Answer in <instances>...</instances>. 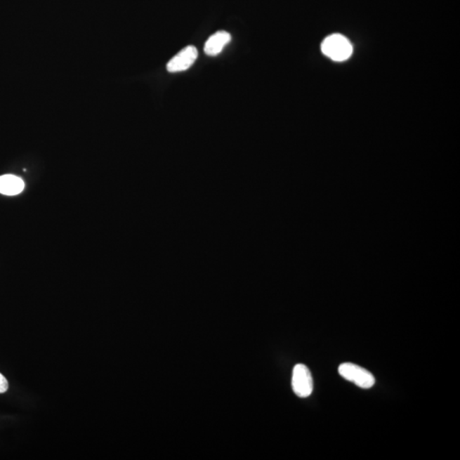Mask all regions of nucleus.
<instances>
[{
    "instance_id": "20e7f679",
    "label": "nucleus",
    "mask_w": 460,
    "mask_h": 460,
    "mask_svg": "<svg viewBox=\"0 0 460 460\" xmlns=\"http://www.w3.org/2000/svg\"><path fill=\"white\" fill-rule=\"evenodd\" d=\"M198 58V51L193 46H189L170 60L167 63V70L170 73H178L189 70Z\"/></svg>"
},
{
    "instance_id": "39448f33",
    "label": "nucleus",
    "mask_w": 460,
    "mask_h": 460,
    "mask_svg": "<svg viewBox=\"0 0 460 460\" xmlns=\"http://www.w3.org/2000/svg\"><path fill=\"white\" fill-rule=\"evenodd\" d=\"M230 41V34L226 31H218L207 39L205 47H204V51L210 57H216V55L221 53Z\"/></svg>"
},
{
    "instance_id": "f03ea898",
    "label": "nucleus",
    "mask_w": 460,
    "mask_h": 460,
    "mask_svg": "<svg viewBox=\"0 0 460 460\" xmlns=\"http://www.w3.org/2000/svg\"><path fill=\"white\" fill-rule=\"evenodd\" d=\"M339 373L343 379L362 389H369L375 383V378L369 371L353 363L341 364L339 367Z\"/></svg>"
},
{
    "instance_id": "7ed1b4c3",
    "label": "nucleus",
    "mask_w": 460,
    "mask_h": 460,
    "mask_svg": "<svg viewBox=\"0 0 460 460\" xmlns=\"http://www.w3.org/2000/svg\"><path fill=\"white\" fill-rule=\"evenodd\" d=\"M291 386L294 393L301 398L310 397L313 391V379L309 368L303 364H298L294 367Z\"/></svg>"
},
{
    "instance_id": "0eeeda50",
    "label": "nucleus",
    "mask_w": 460,
    "mask_h": 460,
    "mask_svg": "<svg viewBox=\"0 0 460 460\" xmlns=\"http://www.w3.org/2000/svg\"><path fill=\"white\" fill-rule=\"evenodd\" d=\"M9 388L6 378L2 374H0V394L5 393Z\"/></svg>"
},
{
    "instance_id": "423d86ee",
    "label": "nucleus",
    "mask_w": 460,
    "mask_h": 460,
    "mask_svg": "<svg viewBox=\"0 0 460 460\" xmlns=\"http://www.w3.org/2000/svg\"><path fill=\"white\" fill-rule=\"evenodd\" d=\"M25 183L21 178L14 175H4L0 177V194L17 195L24 190Z\"/></svg>"
},
{
    "instance_id": "f257e3e1",
    "label": "nucleus",
    "mask_w": 460,
    "mask_h": 460,
    "mask_svg": "<svg viewBox=\"0 0 460 460\" xmlns=\"http://www.w3.org/2000/svg\"><path fill=\"white\" fill-rule=\"evenodd\" d=\"M322 51L327 57L336 62H342L350 57L353 48L345 36L333 34L323 41Z\"/></svg>"
}]
</instances>
